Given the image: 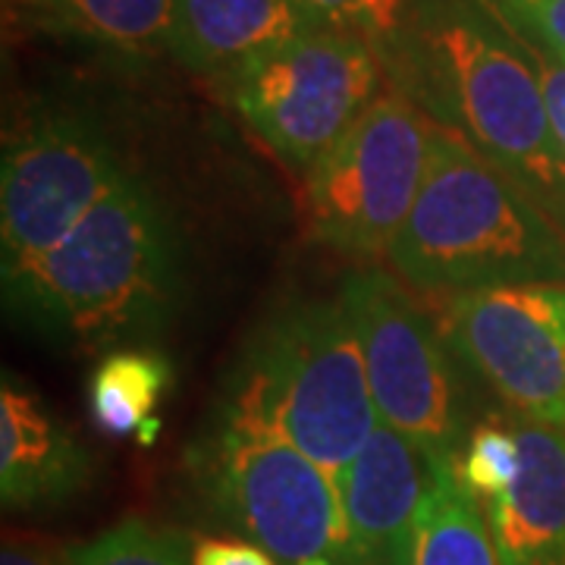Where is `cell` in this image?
<instances>
[{
	"mask_svg": "<svg viewBox=\"0 0 565 565\" xmlns=\"http://www.w3.org/2000/svg\"><path fill=\"white\" fill-rule=\"evenodd\" d=\"M377 51L393 88L525 182L565 226V151L525 44L490 0H415Z\"/></svg>",
	"mask_w": 565,
	"mask_h": 565,
	"instance_id": "obj_1",
	"label": "cell"
},
{
	"mask_svg": "<svg viewBox=\"0 0 565 565\" xmlns=\"http://www.w3.org/2000/svg\"><path fill=\"white\" fill-rule=\"evenodd\" d=\"M180 302V230L136 173L61 245L3 274L10 321L79 352L145 345L161 337Z\"/></svg>",
	"mask_w": 565,
	"mask_h": 565,
	"instance_id": "obj_2",
	"label": "cell"
},
{
	"mask_svg": "<svg viewBox=\"0 0 565 565\" xmlns=\"http://www.w3.org/2000/svg\"><path fill=\"white\" fill-rule=\"evenodd\" d=\"M386 262L405 286L446 296L565 282V226L525 182L437 122L422 192Z\"/></svg>",
	"mask_w": 565,
	"mask_h": 565,
	"instance_id": "obj_3",
	"label": "cell"
},
{
	"mask_svg": "<svg viewBox=\"0 0 565 565\" xmlns=\"http://www.w3.org/2000/svg\"><path fill=\"white\" fill-rule=\"evenodd\" d=\"M221 408L302 449L340 484L381 427L343 302H292L245 340Z\"/></svg>",
	"mask_w": 565,
	"mask_h": 565,
	"instance_id": "obj_4",
	"label": "cell"
},
{
	"mask_svg": "<svg viewBox=\"0 0 565 565\" xmlns=\"http://www.w3.org/2000/svg\"><path fill=\"white\" fill-rule=\"evenodd\" d=\"M189 468L204 500L282 565H343L340 484L302 449L214 405Z\"/></svg>",
	"mask_w": 565,
	"mask_h": 565,
	"instance_id": "obj_5",
	"label": "cell"
},
{
	"mask_svg": "<svg viewBox=\"0 0 565 565\" xmlns=\"http://www.w3.org/2000/svg\"><path fill=\"white\" fill-rule=\"evenodd\" d=\"M437 122L399 88H384L327 154L308 167L315 239L345 258L386 255L422 192Z\"/></svg>",
	"mask_w": 565,
	"mask_h": 565,
	"instance_id": "obj_6",
	"label": "cell"
},
{
	"mask_svg": "<svg viewBox=\"0 0 565 565\" xmlns=\"http://www.w3.org/2000/svg\"><path fill=\"white\" fill-rule=\"evenodd\" d=\"M381 51L364 32L318 25L226 79L230 104L282 161L308 170L377 98Z\"/></svg>",
	"mask_w": 565,
	"mask_h": 565,
	"instance_id": "obj_7",
	"label": "cell"
},
{
	"mask_svg": "<svg viewBox=\"0 0 565 565\" xmlns=\"http://www.w3.org/2000/svg\"><path fill=\"white\" fill-rule=\"evenodd\" d=\"M340 302L362 345L381 424L427 456H459L465 415L456 352L405 292L403 280L367 267L345 277Z\"/></svg>",
	"mask_w": 565,
	"mask_h": 565,
	"instance_id": "obj_8",
	"label": "cell"
},
{
	"mask_svg": "<svg viewBox=\"0 0 565 565\" xmlns=\"http://www.w3.org/2000/svg\"><path fill=\"white\" fill-rule=\"evenodd\" d=\"M129 177L102 126L76 110H39L3 141V274L61 245Z\"/></svg>",
	"mask_w": 565,
	"mask_h": 565,
	"instance_id": "obj_9",
	"label": "cell"
},
{
	"mask_svg": "<svg viewBox=\"0 0 565 565\" xmlns=\"http://www.w3.org/2000/svg\"><path fill=\"white\" fill-rule=\"evenodd\" d=\"M444 337L515 415L565 427V282L449 296Z\"/></svg>",
	"mask_w": 565,
	"mask_h": 565,
	"instance_id": "obj_10",
	"label": "cell"
},
{
	"mask_svg": "<svg viewBox=\"0 0 565 565\" xmlns=\"http://www.w3.org/2000/svg\"><path fill=\"white\" fill-rule=\"evenodd\" d=\"M424 487L427 452L381 424L340 478L343 565H405Z\"/></svg>",
	"mask_w": 565,
	"mask_h": 565,
	"instance_id": "obj_11",
	"label": "cell"
},
{
	"mask_svg": "<svg viewBox=\"0 0 565 565\" xmlns=\"http://www.w3.org/2000/svg\"><path fill=\"white\" fill-rule=\"evenodd\" d=\"M92 456L35 390L0 384V497L7 509H54L88 487Z\"/></svg>",
	"mask_w": 565,
	"mask_h": 565,
	"instance_id": "obj_12",
	"label": "cell"
},
{
	"mask_svg": "<svg viewBox=\"0 0 565 565\" xmlns=\"http://www.w3.org/2000/svg\"><path fill=\"white\" fill-rule=\"evenodd\" d=\"M522 471L484 503L500 565H565V427L509 415Z\"/></svg>",
	"mask_w": 565,
	"mask_h": 565,
	"instance_id": "obj_13",
	"label": "cell"
},
{
	"mask_svg": "<svg viewBox=\"0 0 565 565\" xmlns=\"http://www.w3.org/2000/svg\"><path fill=\"white\" fill-rule=\"evenodd\" d=\"M327 25L296 0H173V57L230 79L245 63Z\"/></svg>",
	"mask_w": 565,
	"mask_h": 565,
	"instance_id": "obj_14",
	"label": "cell"
},
{
	"mask_svg": "<svg viewBox=\"0 0 565 565\" xmlns=\"http://www.w3.org/2000/svg\"><path fill=\"white\" fill-rule=\"evenodd\" d=\"M405 565H500L487 512L462 484L456 456H427V487Z\"/></svg>",
	"mask_w": 565,
	"mask_h": 565,
	"instance_id": "obj_15",
	"label": "cell"
},
{
	"mask_svg": "<svg viewBox=\"0 0 565 565\" xmlns=\"http://www.w3.org/2000/svg\"><path fill=\"white\" fill-rule=\"evenodd\" d=\"M173 384V364L161 349L122 345L102 359L88 377V415L107 437H136L151 446L161 434L154 408Z\"/></svg>",
	"mask_w": 565,
	"mask_h": 565,
	"instance_id": "obj_16",
	"label": "cell"
},
{
	"mask_svg": "<svg viewBox=\"0 0 565 565\" xmlns=\"http://www.w3.org/2000/svg\"><path fill=\"white\" fill-rule=\"evenodd\" d=\"M41 25L117 54L173 51V0H17Z\"/></svg>",
	"mask_w": 565,
	"mask_h": 565,
	"instance_id": "obj_17",
	"label": "cell"
},
{
	"mask_svg": "<svg viewBox=\"0 0 565 565\" xmlns=\"http://www.w3.org/2000/svg\"><path fill=\"white\" fill-rule=\"evenodd\" d=\"M456 471L481 503L503 497L522 471V444L509 415H490L478 424L456 456Z\"/></svg>",
	"mask_w": 565,
	"mask_h": 565,
	"instance_id": "obj_18",
	"label": "cell"
},
{
	"mask_svg": "<svg viewBox=\"0 0 565 565\" xmlns=\"http://www.w3.org/2000/svg\"><path fill=\"white\" fill-rule=\"evenodd\" d=\"M70 565H189V550L177 531L126 519L98 537L66 550Z\"/></svg>",
	"mask_w": 565,
	"mask_h": 565,
	"instance_id": "obj_19",
	"label": "cell"
},
{
	"mask_svg": "<svg viewBox=\"0 0 565 565\" xmlns=\"http://www.w3.org/2000/svg\"><path fill=\"white\" fill-rule=\"evenodd\" d=\"M509 25L565 63V0H490Z\"/></svg>",
	"mask_w": 565,
	"mask_h": 565,
	"instance_id": "obj_20",
	"label": "cell"
},
{
	"mask_svg": "<svg viewBox=\"0 0 565 565\" xmlns=\"http://www.w3.org/2000/svg\"><path fill=\"white\" fill-rule=\"evenodd\" d=\"M192 565H277V559L252 541L202 537L192 546Z\"/></svg>",
	"mask_w": 565,
	"mask_h": 565,
	"instance_id": "obj_21",
	"label": "cell"
},
{
	"mask_svg": "<svg viewBox=\"0 0 565 565\" xmlns=\"http://www.w3.org/2000/svg\"><path fill=\"white\" fill-rule=\"evenodd\" d=\"M359 3H362L367 39L377 47H384L386 41L396 39V32L403 29L412 7H415V0H359Z\"/></svg>",
	"mask_w": 565,
	"mask_h": 565,
	"instance_id": "obj_22",
	"label": "cell"
},
{
	"mask_svg": "<svg viewBox=\"0 0 565 565\" xmlns=\"http://www.w3.org/2000/svg\"><path fill=\"white\" fill-rule=\"evenodd\" d=\"M296 3H302L311 17H318V20L327 22V25L355 29V32H364V35H367L362 3H359V0H296Z\"/></svg>",
	"mask_w": 565,
	"mask_h": 565,
	"instance_id": "obj_23",
	"label": "cell"
},
{
	"mask_svg": "<svg viewBox=\"0 0 565 565\" xmlns=\"http://www.w3.org/2000/svg\"><path fill=\"white\" fill-rule=\"evenodd\" d=\"M0 565H70L66 553L57 556L39 541H22V537H7L3 541V553H0Z\"/></svg>",
	"mask_w": 565,
	"mask_h": 565,
	"instance_id": "obj_24",
	"label": "cell"
}]
</instances>
